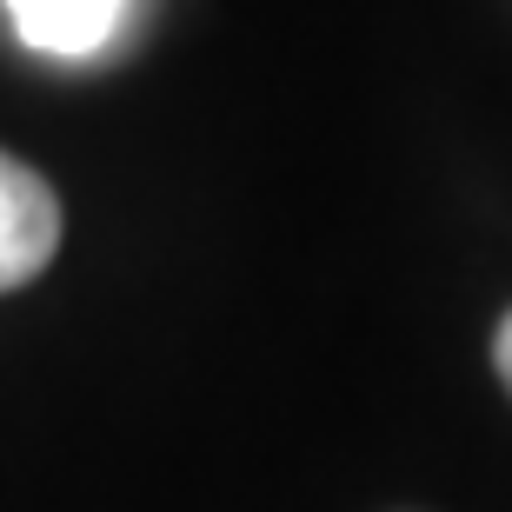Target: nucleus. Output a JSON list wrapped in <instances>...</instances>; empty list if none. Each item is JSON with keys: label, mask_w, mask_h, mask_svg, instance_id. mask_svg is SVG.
I'll use <instances>...</instances> for the list:
<instances>
[{"label": "nucleus", "mask_w": 512, "mask_h": 512, "mask_svg": "<svg viewBox=\"0 0 512 512\" xmlns=\"http://www.w3.org/2000/svg\"><path fill=\"white\" fill-rule=\"evenodd\" d=\"M60 253V200L27 160L0 147V293L40 280Z\"/></svg>", "instance_id": "1"}, {"label": "nucleus", "mask_w": 512, "mask_h": 512, "mask_svg": "<svg viewBox=\"0 0 512 512\" xmlns=\"http://www.w3.org/2000/svg\"><path fill=\"white\" fill-rule=\"evenodd\" d=\"M127 0H7V20L14 34L34 47V54L54 60H87L114 40Z\"/></svg>", "instance_id": "2"}, {"label": "nucleus", "mask_w": 512, "mask_h": 512, "mask_svg": "<svg viewBox=\"0 0 512 512\" xmlns=\"http://www.w3.org/2000/svg\"><path fill=\"white\" fill-rule=\"evenodd\" d=\"M493 366H499V380H506V393H512V313L499 320V333H493Z\"/></svg>", "instance_id": "3"}]
</instances>
